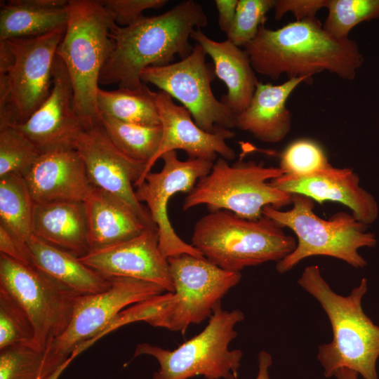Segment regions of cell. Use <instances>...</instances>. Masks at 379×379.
<instances>
[{
	"mask_svg": "<svg viewBox=\"0 0 379 379\" xmlns=\"http://www.w3.org/2000/svg\"><path fill=\"white\" fill-rule=\"evenodd\" d=\"M83 202L91 250L131 239L148 227L124 200L98 187Z\"/></svg>",
	"mask_w": 379,
	"mask_h": 379,
	"instance_id": "603a6c76",
	"label": "cell"
},
{
	"mask_svg": "<svg viewBox=\"0 0 379 379\" xmlns=\"http://www.w3.org/2000/svg\"><path fill=\"white\" fill-rule=\"evenodd\" d=\"M359 373L352 369L347 368H342L338 369L334 376L337 379H358Z\"/></svg>",
	"mask_w": 379,
	"mask_h": 379,
	"instance_id": "b9f144b4",
	"label": "cell"
},
{
	"mask_svg": "<svg viewBox=\"0 0 379 379\" xmlns=\"http://www.w3.org/2000/svg\"><path fill=\"white\" fill-rule=\"evenodd\" d=\"M155 100L162 129L161 140L156 154L146 166L141 183L156 161L170 151L184 150L190 159L213 162L218 154L227 161L234 159V149L226 142L227 139L234 136L232 131L224 128L214 133L204 131L192 119L190 112L176 105L164 91L155 93Z\"/></svg>",
	"mask_w": 379,
	"mask_h": 379,
	"instance_id": "ac0fdd59",
	"label": "cell"
},
{
	"mask_svg": "<svg viewBox=\"0 0 379 379\" xmlns=\"http://www.w3.org/2000/svg\"><path fill=\"white\" fill-rule=\"evenodd\" d=\"M329 165L322 147L310 139L293 141L280 155L279 168L284 174L307 175Z\"/></svg>",
	"mask_w": 379,
	"mask_h": 379,
	"instance_id": "d590c367",
	"label": "cell"
},
{
	"mask_svg": "<svg viewBox=\"0 0 379 379\" xmlns=\"http://www.w3.org/2000/svg\"><path fill=\"white\" fill-rule=\"evenodd\" d=\"M359 182V177L351 169L329 165L307 175L283 174L270 183L283 192L304 195L319 203H341L352 211L357 220L368 225L377 219L378 206L375 198L360 186Z\"/></svg>",
	"mask_w": 379,
	"mask_h": 379,
	"instance_id": "d6986e66",
	"label": "cell"
},
{
	"mask_svg": "<svg viewBox=\"0 0 379 379\" xmlns=\"http://www.w3.org/2000/svg\"><path fill=\"white\" fill-rule=\"evenodd\" d=\"M100 121L109 138L125 154L147 165L152 161L161 140V125L131 124L103 114Z\"/></svg>",
	"mask_w": 379,
	"mask_h": 379,
	"instance_id": "f1b7e54d",
	"label": "cell"
},
{
	"mask_svg": "<svg viewBox=\"0 0 379 379\" xmlns=\"http://www.w3.org/2000/svg\"><path fill=\"white\" fill-rule=\"evenodd\" d=\"M192 245L220 268L240 272L246 267L282 260L297 244L267 217L248 220L220 210L197 221Z\"/></svg>",
	"mask_w": 379,
	"mask_h": 379,
	"instance_id": "5b68a950",
	"label": "cell"
},
{
	"mask_svg": "<svg viewBox=\"0 0 379 379\" xmlns=\"http://www.w3.org/2000/svg\"><path fill=\"white\" fill-rule=\"evenodd\" d=\"M206 55L196 43L186 58L166 65L148 67L140 79L179 100L199 127L214 133L221 128L235 127L237 114L213 95L211 84L215 74L206 63Z\"/></svg>",
	"mask_w": 379,
	"mask_h": 379,
	"instance_id": "7c38bea8",
	"label": "cell"
},
{
	"mask_svg": "<svg viewBox=\"0 0 379 379\" xmlns=\"http://www.w3.org/2000/svg\"><path fill=\"white\" fill-rule=\"evenodd\" d=\"M78 356L75 352H72L70 357L53 373L49 379H58L62 372L70 365L72 361Z\"/></svg>",
	"mask_w": 379,
	"mask_h": 379,
	"instance_id": "7bdbcfd3",
	"label": "cell"
},
{
	"mask_svg": "<svg viewBox=\"0 0 379 379\" xmlns=\"http://www.w3.org/2000/svg\"><path fill=\"white\" fill-rule=\"evenodd\" d=\"M254 71L272 79L285 74L307 77L328 71L352 80L364 58L355 41L335 38L315 18L296 20L277 29L261 25L244 46Z\"/></svg>",
	"mask_w": 379,
	"mask_h": 379,
	"instance_id": "7a4b0ae2",
	"label": "cell"
},
{
	"mask_svg": "<svg viewBox=\"0 0 379 379\" xmlns=\"http://www.w3.org/2000/svg\"><path fill=\"white\" fill-rule=\"evenodd\" d=\"M34 329L26 312L8 292L0 288V350L33 345Z\"/></svg>",
	"mask_w": 379,
	"mask_h": 379,
	"instance_id": "836d02e7",
	"label": "cell"
},
{
	"mask_svg": "<svg viewBox=\"0 0 379 379\" xmlns=\"http://www.w3.org/2000/svg\"><path fill=\"white\" fill-rule=\"evenodd\" d=\"M167 260L174 292L161 328L182 334L190 324L210 318L214 307L241 278V272L222 269L204 257L181 254Z\"/></svg>",
	"mask_w": 379,
	"mask_h": 379,
	"instance_id": "4fadbf2b",
	"label": "cell"
},
{
	"mask_svg": "<svg viewBox=\"0 0 379 379\" xmlns=\"http://www.w3.org/2000/svg\"><path fill=\"white\" fill-rule=\"evenodd\" d=\"M0 253L22 264L33 266L27 242L0 224Z\"/></svg>",
	"mask_w": 379,
	"mask_h": 379,
	"instance_id": "f35d334b",
	"label": "cell"
},
{
	"mask_svg": "<svg viewBox=\"0 0 379 379\" xmlns=\"http://www.w3.org/2000/svg\"><path fill=\"white\" fill-rule=\"evenodd\" d=\"M110 286L96 293L79 295L66 330L46 350L44 365L52 375L83 343L96 336L127 307L164 293L159 284L128 277H110Z\"/></svg>",
	"mask_w": 379,
	"mask_h": 379,
	"instance_id": "8fae6325",
	"label": "cell"
},
{
	"mask_svg": "<svg viewBox=\"0 0 379 379\" xmlns=\"http://www.w3.org/2000/svg\"><path fill=\"white\" fill-rule=\"evenodd\" d=\"M238 309L223 310L221 302L213 309L204 329L171 351L147 343L137 345L133 357L149 355L159 368L152 379H188L203 375L206 379H237L243 353L230 350L229 345L237 336L234 327L243 321Z\"/></svg>",
	"mask_w": 379,
	"mask_h": 379,
	"instance_id": "9c48e42d",
	"label": "cell"
},
{
	"mask_svg": "<svg viewBox=\"0 0 379 379\" xmlns=\"http://www.w3.org/2000/svg\"><path fill=\"white\" fill-rule=\"evenodd\" d=\"M162 169L148 173L135 191L139 202L144 201L159 231V246L168 258L181 254L204 257L192 244L185 242L173 230L168 215V204L178 192L190 193L198 180L211 170L213 161L201 159H179L176 151L164 154Z\"/></svg>",
	"mask_w": 379,
	"mask_h": 379,
	"instance_id": "5bb4252c",
	"label": "cell"
},
{
	"mask_svg": "<svg viewBox=\"0 0 379 379\" xmlns=\"http://www.w3.org/2000/svg\"><path fill=\"white\" fill-rule=\"evenodd\" d=\"M328 0H275L274 17L279 20L283 15L291 11L296 20L315 18L321 8L327 7Z\"/></svg>",
	"mask_w": 379,
	"mask_h": 379,
	"instance_id": "74e56055",
	"label": "cell"
},
{
	"mask_svg": "<svg viewBox=\"0 0 379 379\" xmlns=\"http://www.w3.org/2000/svg\"><path fill=\"white\" fill-rule=\"evenodd\" d=\"M97 105L100 114L124 122L148 126L161 125L155 92L146 84L138 89L106 91L100 88Z\"/></svg>",
	"mask_w": 379,
	"mask_h": 379,
	"instance_id": "4316f807",
	"label": "cell"
},
{
	"mask_svg": "<svg viewBox=\"0 0 379 379\" xmlns=\"http://www.w3.org/2000/svg\"><path fill=\"white\" fill-rule=\"evenodd\" d=\"M207 24L202 6L192 0L126 27L114 24L110 29L112 49L101 69L99 84L141 88L145 83L140 75L145 68L168 65L176 55L186 58L194 48L190 43L192 32Z\"/></svg>",
	"mask_w": 379,
	"mask_h": 379,
	"instance_id": "6da1fadb",
	"label": "cell"
},
{
	"mask_svg": "<svg viewBox=\"0 0 379 379\" xmlns=\"http://www.w3.org/2000/svg\"><path fill=\"white\" fill-rule=\"evenodd\" d=\"M67 0H9L0 6V41L45 34L65 27Z\"/></svg>",
	"mask_w": 379,
	"mask_h": 379,
	"instance_id": "d4e9b609",
	"label": "cell"
},
{
	"mask_svg": "<svg viewBox=\"0 0 379 379\" xmlns=\"http://www.w3.org/2000/svg\"><path fill=\"white\" fill-rule=\"evenodd\" d=\"M173 293L166 292L130 305L117 314L93 339L85 343L87 348L109 333L131 323L145 321L154 327H161L168 310Z\"/></svg>",
	"mask_w": 379,
	"mask_h": 379,
	"instance_id": "d6a6232c",
	"label": "cell"
},
{
	"mask_svg": "<svg viewBox=\"0 0 379 379\" xmlns=\"http://www.w3.org/2000/svg\"><path fill=\"white\" fill-rule=\"evenodd\" d=\"M45 350L19 345L0 350V379H49Z\"/></svg>",
	"mask_w": 379,
	"mask_h": 379,
	"instance_id": "1f68e13d",
	"label": "cell"
},
{
	"mask_svg": "<svg viewBox=\"0 0 379 379\" xmlns=\"http://www.w3.org/2000/svg\"><path fill=\"white\" fill-rule=\"evenodd\" d=\"M65 29L0 41V128L23 124L48 96Z\"/></svg>",
	"mask_w": 379,
	"mask_h": 379,
	"instance_id": "52a82bcc",
	"label": "cell"
},
{
	"mask_svg": "<svg viewBox=\"0 0 379 379\" xmlns=\"http://www.w3.org/2000/svg\"><path fill=\"white\" fill-rule=\"evenodd\" d=\"M116 25L126 27L144 17L143 11L159 9L166 0H99Z\"/></svg>",
	"mask_w": 379,
	"mask_h": 379,
	"instance_id": "8d00e7d4",
	"label": "cell"
},
{
	"mask_svg": "<svg viewBox=\"0 0 379 379\" xmlns=\"http://www.w3.org/2000/svg\"><path fill=\"white\" fill-rule=\"evenodd\" d=\"M67 13L56 54L69 74L74 108L87 128L100 121L99 77L112 49L110 29L115 23L99 0H69Z\"/></svg>",
	"mask_w": 379,
	"mask_h": 379,
	"instance_id": "277c9868",
	"label": "cell"
},
{
	"mask_svg": "<svg viewBox=\"0 0 379 379\" xmlns=\"http://www.w3.org/2000/svg\"><path fill=\"white\" fill-rule=\"evenodd\" d=\"M33 234L78 258L91 251L83 201L60 200L35 204Z\"/></svg>",
	"mask_w": 379,
	"mask_h": 379,
	"instance_id": "cb8c5ba5",
	"label": "cell"
},
{
	"mask_svg": "<svg viewBox=\"0 0 379 379\" xmlns=\"http://www.w3.org/2000/svg\"><path fill=\"white\" fill-rule=\"evenodd\" d=\"M0 288L26 312L34 329L33 346L45 351L69 326L81 295L36 267L1 253Z\"/></svg>",
	"mask_w": 379,
	"mask_h": 379,
	"instance_id": "30bf717a",
	"label": "cell"
},
{
	"mask_svg": "<svg viewBox=\"0 0 379 379\" xmlns=\"http://www.w3.org/2000/svg\"><path fill=\"white\" fill-rule=\"evenodd\" d=\"M214 2L218 13L219 27L227 34L234 21L238 0H215Z\"/></svg>",
	"mask_w": 379,
	"mask_h": 379,
	"instance_id": "ab89813d",
	"label": "cell"
},
{
	"mask_svg": "<svg viewBox=\"0 0 379 379\" xmlns=\"http://www.w3.org/2000/svg\"><path fill=\"white\" fill-rule=\"evenodd\" d=\"M24 178L35 204L84 201L93 187L74 148L42 153Z\"/></svg>",
	"mask_w": 379,
	"mask_h": 379,
	"instance_id": "ffe728a7",
	"label": "cell"
},
{
	"mask_svg": "<svg viewBox=\"0 0 379 379\" xmlns=\"http://www.w3.org/2000/svg\"><path fill=\"white\" fill-rule=\"evenodd\" d=\"M283 174L279 167H266L262 162L238 161L230 165L227 160L218 158L211 171L187 194L182 209L206 205L210 212L225 210L242 218L258 219L265 206L279 209L292 204L293 194L270 183Z\"/></svg>",
	"mask_w": 379,
	"mask_h": 379,
	"instance_id": "ba28073f",
	"label": "cell"
},
{
	"mask_svg": "<svg viewBox=\"0 0 379 379\" xmlns=\"http://www.w3.org/2000/svg\"><path fill=\"white\" fill-rule=\"evenodd\" d=\"M34 206L24 178H0V224L26 242L34 235Z\"/></svg>",
	"mask_w": 379,
	"mask_h": 379,
	"instance_id": "83f0119b",
	"label": "cell"
},
{
	"mask_svg": "<svg viewBox=\"0 0 379 379\" xmlns=\"http://www.w3.org/2000/svg\"><path fill=\"white\" fill-rule=\"evenodd\" d=\"M191 38L199 44L214 64V73L226 85L227 92L221 98L236 114L250 104L258 84L249 56L228 39L216 41L200 28L194 29Z\"/></svg>",
	"mask_w": 379,
	"mask_h": 379,
	"instance_id": "7402d4cb",
	"label": "cell"
},
{
	"mask_svg": "<svg viewBox=\"0 0 379 379\" xmlns=\"http://www.w3.org/2000/svg\"><path fill=\"white\" fill-rule=\"evenodd\" d=\"M274 3L275 0L238 1L234 21L226 34L227 39L239 47L253 40Z\"/></svg>",
	"mask_w": 379,
	"mask_h": 379,
	"instance_id": "e575fe53",
	"label": "cell"
},
{
	"mask_svg": "<svg viewBox=\"0 0 379 379\" xmlns=\"http://www.w3.org/2000/svg\"><path fill=\"white\" fill-rule=\"evenodd\" d=\"M302 82L312 81L307 77H295L279 85L258 82L248 106L237 114L235 127L265 142L282 140L291 128L292 116L286 101Z\"/></svg>",
	"mask_w": 379,
	"mask_h": 379,
	"instance_id": "44dd1931",
	"label": "cell"
},
{
	"mask_svg": "<svg viewBox=\"0 0 379 379\" xmlns=\"http://www.w3.org/2000/svg\"><path fill=\"white\" fill-rule=\"evenodd\" d=\"M41 153L18 129L0 128V178L7 175L25 178Z\"/></svg>",
	"mask_w": 379,
	"mask_h": 379,
	"instance_id": "f546056e",
	"label": "cell"
},
{
	"mask_svg": "<svg viewBox=\"0 0 379 379\" xmlns=\"http://www.w3.org/2000/svg\"><path fill=\"white\" fill-rule=\"evenodd\" d=\"M324 29L335 38H348L359 23L379 18V0H328Z\"/></svg>",
	"mask_w": 379,
	"mask_h": 379,
	"instance_id": "4dcf8cb0",
	"label": "cell"
},
{
	"mask_svg": "<svg viewBox=\"0 0 379 379\" xmlns=\"http://www.w3.org/2000/svg\"><path fill=\"white\" fill-rule=\"evenodd\" d=\"M258 372L255 379H270L269 368L272 364L270 353L261 351L258 355Z\"/></svg>",
	"mask_w": 379,
	"mask_h": 379,
	"instance_id": "60d3db41",
	"label": "cell"
},
{
	"mask_svg": "<svg viewBox=\"0 0 379 379\" xmlns=\"http://www.w3.org/2000/svg\"><path fill=\"white\" fill-rule=\"evenodd\" d=\"M156 226L111 246L91 250L79 260L105 278L128 277L155 283L174 292L167 258L159 246Z\"/></svg>",
	"mask_w": 379,
	"mask_h": 379,
	"instance_id": "e0dca14e",
	"label": "cell"
},
{
	"mask_svg": "<svg viewBox=\"0 0 379 379\" xmlns=\"http://www.w3.org/2000/svg\"><path fill=\"white\" fill-rule=\"evenodd\" d=\"M292 205L286 211L270 206L262 211V215L280 227L291 229L298 238L293 251L277 262L276 269L279 273L286 272L302 260L315 255L338 258L355 268L366 265L358 250L374 247L377 243L375 234L367 232V225L345 212L324 220L313 211V200L304 195L293 194Z\"/></svg>",
	"mask_w": 379,
	"mask_h": 379,
	"instance_id": "8992f818",
	"label": "cell"
},
{
	"mask_svg": "<svg viewBox=\"0 0 379 379\" xmlns=\"http://www.w3.org/2000/svg\"><path fill=\"white\" fill-rule=\"evenodd\" d=\"M74 148L81 156L94 187L120 197L147 226H156L148 209L137 199L133 187L141 183L146 164L121 152L100 121L84 129L74 142Z\"/></svg>",
	"mask_w": 379,
	"mask_h": 379,
	"instance_id": "9a60e30c",
	"label": "cell"
},
{
	"mask_svg": "<svg viewBox=\"0 0 379 379\" xmlns=\"http://www.w3.org/2000/svg\"><path fill=\"white\" fill-rule=\"evenodd\" d=\"M27 245L32 265L79 294L96 293L110 286L109 278L81 262L79 258L33 235Z\"/></svg>",
	"mask_w": 379,
	"mask_h": 379,
	"instance_id": "484cf974",
	"label": "cell"
},
{
	"mask_svg": "<svg viewBox=\"0 0 379 379\" xmlns=\"http://www.w3.org/2000/svg\"><path fill=\"white\" fill-rule=\"evenodd\" d=\"M41 152L74 148L86 126L75 110L72 84L65 65L56 54L50 93L23 124L13 126Z\"/></svg>",
	"mask_w": 379,
	"mask_h": 379,
	"instance_id": "2e32d148",
	"label": "cell"
},
{
	"mask_svg": "<svg viewBox=\"0 0 379 379\" xmlns=\"http://www.w3.org/2000/svg\"><path fill=\"white\" fill-rule=\"evenodd\" d=\"M298 285L314 297L326 313L333 339L318 348L317 359L325 378L340 368L357 371L364 379H378L379 326L365 314L361 300L368 290L366 278L347 296L335 293L317 265L305 268Z\"/></svg>",
	"mask_w": 379,
	"mask_h": 379,
	"instance_id": "3957f363",
	"label": "cell"
}]
</instances>
